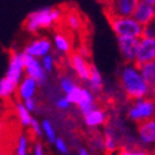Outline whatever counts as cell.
<instances>
[{
  "label": "cell",
  "instance_id": "cell-22",
  "mask_svg": "<svg viewBox=\"0 0 155 155\" xmlns=\"http://www.w3.org/2000/svg\"><path fill=\"white\" fill-rule=\"evenodd\" d=\"M64 22L66 23L68 28L71 31H79L83 25V21L80 15L75 12H68L66 15L64 17Z\"/></svg>",
  "mask_w": 155,
  "mask_h": 155
},
{
  "label": "cell",
  "instance_id": "cell-17",
  "mask_svg": "<svg viewBox=\"0 0 155 155\" xmlns=\"http://www.w3.org/2000/svg\"><path fill=\"white\" fill-rule=\"evenodd\" d=\"M88 89L93 94L101 93L102 89H103L102 75L99 73V70L97 69V66L93 65V64H92V68H90V78H89V80H88Z\"/></svg>",
  "mask_w": 155,
  "mask_h": 155
},
{
  "label": "cell",
  "instance_id": "cell-20",
  "mask_svg": "<svg viewBox=\"0 0 155 155\" xmlns=\"http://www.w3.org/2000/svg\"><path fill=\"white\" fill-rule=\"evenodd\" d=\"M139 69L141 71V75L144 78V80L147 83V85L153 90H155V61L140 65Z\"/></svg>",
  "mask_w": 155,
  "mask_h": 155
},
{
  "label": "cell",
  "instance_id": "cell-11",
  "mask_svg": "<svg viewBox=\"0 0 155 155\" xmlns=\"http://www.w3.org/2000/svg\"><path fill=\"white\" fill-rule=\"evenodd\" d=\"M140 38H128V37H120L117 38L120 54L126 64H135L137 52V45Z\"/></svg>",
  "mask_w": 155,
  "mask_h": 155
},
{
  "label": "cell",
  "instance_id": "cell-27",
  "mask_svg": "<svg viewBox=\"0 0 155 155\" xmlns=\"http://www.w3.org/2000/svg\"><path fill=\"white\" fill-rule=\"evenodd\" d=\"M41 65H42L43 70L47 74L51 73L54 70V68H55V57L51 55V54L47 55V56H45L43 59H41Z\"/></svg>",
  "mask_w": 155,
  "mask_h": 155
},
{
  "label": "cell",
  "instance_id": "cell-21",
  "mask_svg": "<svg viewBox=\"0 0 155 155\" xmlns=\"http://www.w3.org/2000/svg\"><path fill=\"white\" fill-rule=\"evenodd\" d=\"M15 113H17V117L21 122V125L24 127H31V124L33 121V117H32L31 112L28 111L25 106L23 104V102H18L15 103Z\"/></svg>",
  "mask_w": 155,
  "mask_h": 155
},
{
  "label": "cell",
  "instance_id": "cell-26",
  "mask_svg": "<svg viewBox=\"0 0 155 155\" xmlns=\"http://www.w3.org/2000/svg\"><path fill=\"white\" fill-rule=\"evenodd\" d=\"M75 85H76L75 81H74L70 76H62L61 79H60V88H61L62 92L65 93V95H66Z\"/></svg>",
  "mask_w": 155,
  "mask_h": 155
},
{
  "label": "cell",
  "instance_id": "cell-33",
  "mask_svg": "<svg viewBox=\"0 0 155 155\" xmlns=\"http://www.w3.org/2000/svg\"><path fill=\"white\" fill-rule=\"evenodd\" d=\"M23 104L25 106V108H27L31 113H32V112H35L36 109H37V102H36L35 98H31V99L24 101V102H23Z\"/></svg>",
  "mask_w": 155,
  "mask_h": 155
},
{
  "label": "cell",
  "instance_id": "cell-25",
  "mask_svg": "<svg viewBox=\"0 0 155 155\" xmlns=\"http://www.w3.org/2000/svg\"><path fill=\"white\" fill-rule=\"evenodd\" d=\"M104 149L107 155H111L112 153H114L117 150V143H116V139L113 136V134L111 131H107L104 135Z\"/></svg>",
  "mask_w": 155,
  "mask_h": 155
},
{
  "label": "cell",
  "instance_id": "cell-3",
  "mask_svg": "<svg viewBox=\"0 0 155 155\" xmlns=\"http://www.w3.org/2000/svg\"><path fill=\"white\" fill-rule=\"evenodd\" d=\"M108 21L117 38L120 37L141 38L143 37L144 27L135 21L132 17H109Z\"/></svg>",
  "mask_w": 155,
  "mask_h": 155
},
{
  "label": "cell",
  "instance_id": "cell-15",
  "mask_svg": "<svg viewBox=\"0 0 155 155\" xmlns=\"http://www.w3.org/2000/svg\"><path fill=\"white\" fill-rule=\"evenodd\" d=\"M140 140L145 144H155V117L137 125Z\"/></svg>",
  "mask_w": 155,
  "mask_h": 155
},
{
  "label": "cell",
  "instance_id": "cell-24",
  "mask_svg": "<svg viewBox=\"0 0 155 155\" xmlns=\"http://www.w3.org/2000/svg\"><path fill=\"white\" fill-rule=\"evenodd\" d=\"M29 147V139L25 135H19L15 146V155H28Z\"/></svg>",
  "mask_w": 155,
  "mask_h": 155
},
{
  "label": "cell",
  "instance_id": "cell-4",
  "mask_svg": "<svg viewBox=\"0 0 155 155\" xmlns=\"http://www.w3.org/2000/svg\"><path fill=\"white\" fill-rule=\"evenodd\" d=\"M65 97L69 99V102L71 103V104L78 106V108H79V111L81 112L84 117L97 108L93 93L90 92L88 88L80 87V85H78V84Z\"/></svg>",
  "mask_w": 155,
  "mask_h": 155
},
{
  "label": "cell",
  "instance_id": "cell-36",
  "mask_svg": "<svg viewBox=\"0 0 155 155\" xmlns=\"http://www.w3.org/2000/svg\"><path fill=\"white\" fill-rule=\"evenodd\" d=\"M141 3H145V4H149L151 6H155V0H140Z\"/></svg>",
  "mask_w": 155,
  "mask_h": 155
},
{
  "label": "cell",
  "instance_id": "cell-39",
  "mask_svg": "<svg viewBox=\"0 0 155 155\" xmlns=\"http://www.w3.org/2000/svg\"><path fill=\"white\" fill-rule=\"evenodd\" d=\"M153 97H154V99H155V90H154V94H153Z\"/></svg>",
  "mask_w": 155,
  "mask_h": 155
},
{
  "label": "cell",
  "instance_id": "cell-10",
  "mask_svg": "<svg viewBox=\"0 0 155 155\" xmlns=\"http://www.w3.org/2000/svg\"><path fill=\"white\" fill-rule=\"evenodd\" d=\"M51 50H52V42H51V40H48L46 37H37L35 40H32L29 43H27L23 52L41 60L45 56L50 55Z\"/></svg>",
  "mask_w": 155,
  "mask_h": 155
},
{
  "label": "cell",
  "instance_id": "cell-9",
  "mask_svg": "<svg viewBox=\"0 0 155 155\" xmlns=\"http://www.w3.org/2000/svg\"><path fill=\"white\" fill-rule=\"evenodd\" d=\"M155 61V38L141 37L137 45V52L135 64L137 66Z\"/></svg>",
  "mask_w": 155,
  "mask_h": 155
},
{
  "label": "cell",
  "instance_id": "cell-8",
  "mask_svg": "<svg viewBox=\"0 0 155 155\" xmlns=\"http://www.w3.org/2000/svg\"><path fill=\"white\" fill-rule=\"evenodd\" d=\"M23 54V62H24V73L25 76L32 78L35 79L40 85H43L47 80V73L43 70L42 65H41V60L36 59V57H32L27 54Z\"/></svg>",
  "mask_w": 155,
  "mask_h": 155
},
{
  "label": "cell",
  "instance_id": "cell-16",
  "mask_svg": "<svg viewBox=\"0 0 155 155\" xmlns=\"http://www.w3.org/2000/svg\"><path fill=\"white\" fill-rule=\"evenodd\" d=\"M84 121H85V125L90 128H95L98 126H102L106 124L107 121V113L104 109L98 108L97 107L94 111H92L89 114H87L84 117Z\"/></svg>",
  "mask_w": 155,
  "mask_h": 155
},
{
  "label": "cell",
  "instance_id": "cell-32",
  "mask_svg": "<svg viewBox=\"0 0 155 155\" xmlns=\"http://www.w3.org/2000/svg\"><path fill=\"white\" fill-rule=\"evenodd\" d=\"M70 106H71V103L69 102V99L66 97H61V98H59L56 102V107L59 109H61V111H66V109H69Z\"/></svg>",
  "mask_w": 155,
  "mask_h": 155
},
{
  "label": "cell",
  "instance_id": "cell-1",
  "mask_svg": "<svg viewBox=\"0 0 155 155\" xmlns=\"http://www.w3.org/2000/svg\"><path fill=\"white\" fill-rule=\"evenodd\" d=\"M120 84L122 90L131 101L153 97L154 90L144 80L136 64H126L120 71Z\"/></svg>",
  "mask_w": 155,
  "mask_h": 155
},
{
  "label": "cell",
  "instance_id": "cell-19",
  "mask_svg": "<svg viewBox=\"0 0 155 155\" xmlns=\"http://www.w3.org/2000/svg\"><path fill=\"white\" fill-rule=\"evenodd\" d=\"M18 84L13 83L6 76L0 79V98L2 99H9L17 93Z\"/></svg>",
  "mask_w": 155,
  "mask_h": 155
},
{
  "label": "cell",
  "instance_id": "cell-14",
  "mask_svg": "<svg viewBox=\"0 0 155 155\" xmlns=\"http://www.w3.org/2000/svg\"><path fill=\"white\" fill-rule=\"evenodd\" d=\"M132 18L136 21L137 23H140L143 27L147 25L149 23H151L153 21H155V14H154V6L145 4V3H139V5L135 9Z\"/></svg>",
  "mask_w": 155,
  "mask_h": 155
},
{
  "label": "cell",
  "instance_id": "cell-23",
  "mask_svg": "<svg viewBox=\"0 0 155 155\" xmlns=\"http://www.w3.org/2000/svg\"><path fill=\"white\" fill-rule=\"evenodd\" d=\"M41 125H42L43 135L46 136L47 141H48L50 144H55V141H56L57 136H56V132H55V128H54L52 124H51L48 120H43Z\"/></svg>",
  "mask_w": 155,
  "mask_h": 155
},
{
  "label": "cell",
  "instance_id": "cell-7",
  "mask_svg": "<svg viewBox=\"0 0 155 155\" xmlns=\"http://www.w3.org/2000/svg\"><path fill=\"white\" fill-rule=\"evenodd\" d=\"M5 76L13 83L19 84L22 79L25 76L24 73V62H23V54L18 52V51L13 50L9 56V64L8 69H6Z\"/></svg>",
  "mask_w": 155,
  "mask_h": 155
},
{
  "label": "cell",
  "instance_id": "cell-12",
  "mask_svg": "<svg viewBox=\"0 0 155 155\" xmlns=\"http://www.w3.org/2000/svg\"><path fill=\"white\" fill-rule=\"evenodd\" d=\"M69 64H70V68L76 74V76L80 80L88 83L90 78V68H92V64L88 62V59L83 57L80 54L74 52L69 56Z\"/></svg>",
  "mask_w": 155,
  "mask_h": 155
},
{
  "label": "cell",
  "instance_id": "cell-38",
  "mask_svg": "<svg viewBox=\"0 0 155 155\" xmlns=\"http://www.w3.org/2000/svg\"><path fill=\"white\" fill-rule=\"evenodd\" d=\"M79 155H90V154L88 153V150H87V149H84V147H81V149H79Z\"/></svg>",
  "mask_w": 155,
  "mask_h": 155
},
{
  "label": "cell",
  "instance_id": "cell-29",
  "mask_svg": "<svg viewBox=\"0 0 155 155\" xmlns=\"http://www.w3.org/2000/svg\"><path fill=\"white\" fill-rule=\"evenodd\" d=\"M55 147L57 149L61 155H66L69 153V147H68V144L65 143V140L61 139V137H57L56 141H55Z\"/></svg>",
  "mask_w": 155,
  "mask_h": 155
},
{
  "label": "cell",
  "instance_id": "cell-6",
  "mask_svg": "<svg viewBox=\"0 0 155 155\" xmlns=\"http://www.w3.org/2000/svg\"><path fill=\"white\" fill-rule=\"evenodd\" d=\"M140 0H103L107 17H132Z\"/></svg>",
  "mask_w": 155,
  "mask_h": 155
},
{
  "label": "cell",
  "instance_id": "cell-31",
  "mask_svg": "<svg viewBox=\"0 0 155 155\" xmlns=\"http://www.w3.org/2000/svg\"><path fill=\"white\" fill-rule=\"evenodd\" d=\"M31 131L33 132L35 136H37V137H41L42 135H43L42 125H41L36 118H33V121H32V124H31Z\"/></svg>",
  "mask_w": 155,
  "mask_h": 155
},
{
  "label": "cell",
  "instance_id": "cell-13",
  "mask_svg": "<svg viewBox=\"0 0 155 155\" xmlns=\"http://www.w3.org/2000/svg\"><path fill=\"white\" fill-rule=\"evenodd\" d=\"M38 84L35 79L28 76H24L22 81L18 84V90H17V95L21 101H27L31 98H35V94L37 92V88H38Z\"/></svg>",
  "mask_w": 155,
  "mask_h": 155
},
{
  "label": "cell",
  "instance_id": "cell-5",
  "mask_svg": "<svg viewBox=\"0 0 155 155\" xmlns=\"http://www.w3.org/2000/svg\"><path fill=\"white\" fill-rule=\"evenodd\" d=\"M128 118L136 124H143L155 117V99L154 97H146L134 101L127 112Z\"/></svg>",
  "mask_w": 155,
  "mask_h": 155
},
{
  "label": "cell",
  "instance_id": "cell-35",
  "mask_svg": "<svg viewBox=\"0 0 155 155\" xmlns=\"http://www.w3.org/2000/svg\"><path fill=\"white\" fill-rule=\"evenodd\" d=\"M78 54H80L83 57H85V59H88V57H89L88 48H85L84 46H80V47H79V51H78Z\"/></svg>",
  "mask_w": 155,
  "mask_h": 155
},
{
  "label": "cell",
  "instance_id": "cell-2",
  "mask_svg": "<svg viewBox=\"0 0 155 155\" xmlns=\"http://www.w3.org/2000/svg\"><path fill=\"white\" fill-rule=\"evenodd\" d=\"M64 19V12L61 8H42L28 14L24 22V28L32 35L38 33L41 29L52 28L56 23Z\"/></svg>",
  "mask_w": 155,
  "mask_h": 155
},
{
  "label": "cell",
  "instance_id": "cell-28",
  "mask_svg": "<svg viewBox=\"0 0 155 155\" xmlns=\"http://www.w3.org/2000/svg\"><path fill=\"white\" fill-rule=\"evenodd\" d=\"M117 155H150L149 153H146L144 150L139 149H130V147H121L118 150Z\"/></svg>",
  "mask_w": 155,
  "mask_h": 155
},
{
  "label": "cell",
  "instance_id": "cell-37",
  "mask_svg": "<svg viewBox=\"0 0 155 155\" xmlns=\"http://www.w3.org/2000/svg\"><path fill=\"white\" fill-rule=\"evenodd\" d=\"M3 131H4V124H3V121H0V143H2V137H3Z\"/></svg>",
  "mask_w": 155,
  "mask_h": 155
},
{
  "label": "cell",
  "instance_id": "cell-18",
  "mask_svg": "<svg viewBox=\"0 0 155 155\" xmlns=\"http://www.w3.org/2000/svg\"><path fill=\"white\" fill-rule=\"evenodd\" d=\"M52 43L56 47V50L61 54H70V50H71V42H70V38L64 35L62 32H57L54 35L52 38Z\"/></svg>",
  "mask_w": 155,
  "mask_h": 155
},
{
  "label": "cell",
  "instance_id": "cell-41",
  "mask_svg": "<svg viewBox=\"0 0 155 155\" xmlns=\"http://www.w3.org/2000/svg\"><path fill=\"white\" fill-rule=\"evenodd\" d=\"M154 14H155V6H154Z\"/></svg>",
  "mask_w": 155,
  "mask_h": 155
},
{
  "label": "cell",
  "instance_id": "cell-30",
  "mask_svg": "<svg viewBox=\"0 0 155 155\" xmlns=\"http://www.w3.org/2000/svg\"><path fill=\"white\" fill-rule=\"evenodd\" d=\"M143 37L155 38V21H153L151 23H149L143 28Z\"/></svg>",
  "mask_w": 155,
  "mask_h": 155
},
{
  "label": "cell",
  "instance_id": "cell-40",
  "mask_svg": "<svg viewBox=\"0 0 155 155\" xmlns=\"http://www.w3.org/2000/svg\"><path fill=\"white\" fill-rule=\"evenodd\" d=\"M0 155H8V154H5V153H3V154H0Z\"/></svg>",
  "mask_w": 155,
  "mask_h": 155
},
{
  "label": "cell",
  "instance_id": "cell-34",
  "mask_svg": "<svg viewBox=\"0 0 155 155\" xmlns=\"http://www.w3.org/2000/svg\"><path fill=\"white\" fill-rule=\"evenodd\" d=\"M33 155H45V147L40 141H37L33 145Z\"/></svg>",
  "mask_w": 155,
  "mask_h": 155
}]
</instances>
